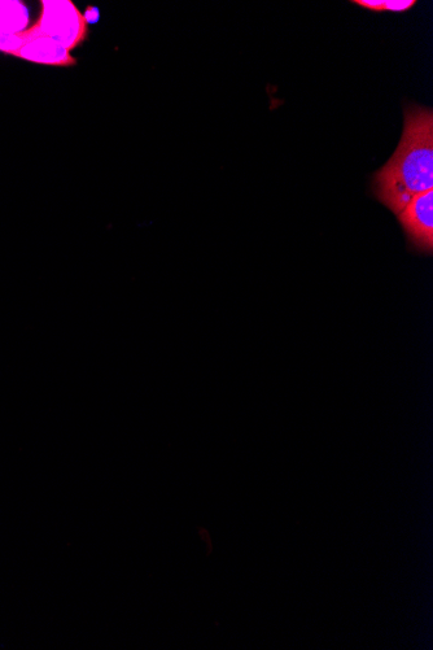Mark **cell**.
Returning <instances> with one entry per match:
<instances>
[{
	"label": "cell",
	"instance_id": "cell-1",
	"mask_svg": "<svg viewBox=\"0 0 433 650\" xmlns=\"http://www.w3.org/2000/svg\"><path fill=\"white\" fill-rule=\"evenodd\" d=\"M433 190L432 109L410 107L400 145L374 176L373 193L398 215L411 200Z\"/></svg>",
	"mask_w": 433,
	"mask_h": 650
},
{
	"label": "cell",
	"instance_id": "cell-2",
	"mask_svg": "<svg viewBox=\"0 0 433 650\" xmlns=\"http://www.w3.org/2000/svg\"><path fill=\"white\" fill-rule=\"evenodd\" d=\"M89 34V24L72 0H42L36 23L29 25L21 36L24 41L33 37L51 38L72 52L89 39Z\"/></svg>",
	"mask_w": 433,
	"mask_h": 650
},
{
	"label": "cell",
	"instance_id": "cell-3",
	"mask_svg": "<svg viewBox=\"0 0 433 650\" xmlns=\"http://www.w3.org/2000/svg\"><path fill=\"white\" fill-rule=\"evenodd\" d=\"M415 251H433V190L417 196L397 215Z\"/></svg>",
	"mask_w": 433,
	"mask_h": 650
},
{
	"label": "cell",
	"instance_id": "cell-4",
	"mask_svg": "<svg viewBox=\"0 0 433 650\" xmlns=\"http://www.w3.org/2000/svg\"><path fill=\"white\" fill-rule=\"evenodd\" d=\"M13 58L30 61V63L50 65V67H76L77 59L71 52L54 39L33 37L25 39L24 46L13 52Z\"/></svg>",
	"mask_w": 433,
	"mask_h": 650
},
{
	"label": "cell",
	"instance_id": "cell-5",
	"mask_svg": "<svg viewBox=\"0 0 433 650\" xmlns=\"http://www.w3.org/2000/svg\"><path fill=\"white\" fill-rule=\"evenodd\" d=\"M29 10L20 0H0V36L21 34L29 28Z\"/></svg>",
	"mask_w": 433,
	"mask_h": 650
},
{
	"label": "cell",
	"instance_id": "cell-6",
	"mask_svg": "<svg viewBox=\"0 0 433 650\" xmlns=\"http://www.w3.org/2000/svg\"><path fill=\"white\" fill-rule=\"evenodd\" d=\"M24 46V38L21 34H7L0 36V52L12 55L13 52L19 51Z\"/></svg>",
	"mask_w": 433,
	"mask_h": 650
},
{
	"label": "cell",
	"instance_id": "cell-7",
	"mask_svg": "<svg viewBox=\"0 0 433 650\" xmlns=\"http://www.w3.org/2000/svg\"><path fill=\"white\" fill-rule=\"evenodd\" d=\"M417 4L415 0H384V11L388 12H406L411 10Z\"/></svg>",
	"mask_w": 433,
	"mask_h": 650
},
{
	"label": "cell",
	"instance_id": "cell-8",
	"mask_svg": "<svg viewBox=\"0 0 433 650\" xmlns=\"http://www.w3.org/2000/svg\"><path fill=\"white\" fill-rule=\"evenodd\" d=\"M353 4L374 12L384 11V0H354Z\"/></svg>",
	"mask_w": 433,
	"mask_h": 650
},
{
	"label": "cell",
	"instance_id": "cell-9",
	"mask_svg": "<svg viewBox=\"0 0 433 650\" xmlns=\"http://www.w3.org/2000/svg\"><path fill=\"white\" fill-rule=\"evenodd\" d=\"M83 17H85L86 23L89 25L98 23L100 17L98 8L87 7L85 13H83Z\"/></svg>",
	"mask_w": 433,
	"mask_h": 650
}]
</instances>
